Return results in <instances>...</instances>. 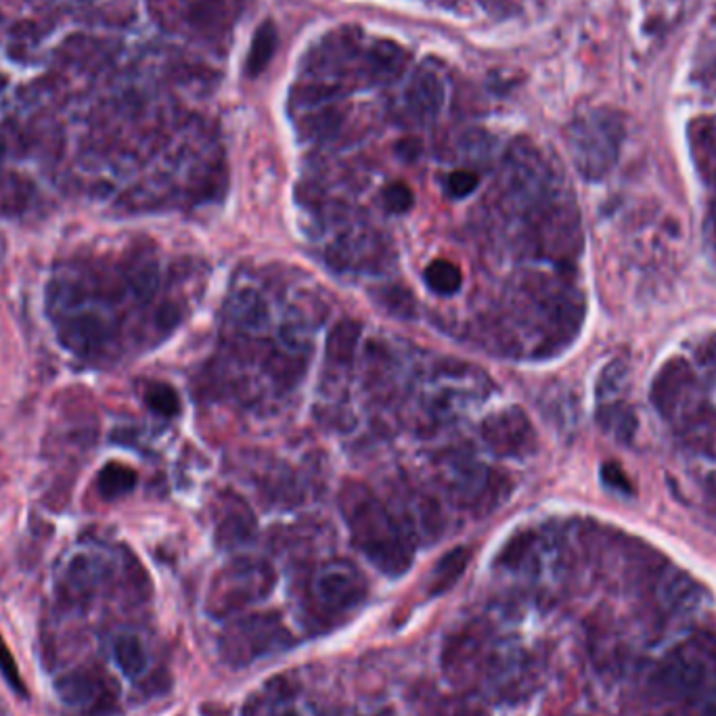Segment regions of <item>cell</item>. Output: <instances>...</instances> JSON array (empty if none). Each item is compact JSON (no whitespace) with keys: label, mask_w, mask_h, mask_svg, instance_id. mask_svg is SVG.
Listing matches in <instances>:
<instances>
[{"label":"cell","mask_w":716,"mask_h":716,"mask_svg":"<svg viewBox=\"0 0 716 716\" xmlns=\"http://www.w3.org/2000/svg\"><path fill=\"white\" fill-rule=\"evenodd\" d=\"M693 716H716V691L706 693V696L702 698V704L698 706V710Z\"/></svg>","instance_id":"f35d334b"},{"label":"cell","mask_w":716,"mask_h":716,"mask_svg":"<svg viewBox=\"0 0 716 716\" xmlns=\"http://www.w3.org/2000/svg\"><path fill=\"white\" fill-rule=\"evenodd\" d=\"M107 335V323L95 312H80V315L65 319L59 327L61 346L78 356L99 352L107 342Z\"/></svg>","instance_id":"4fadbf2b"},{"label":"cell","mask_w":716,"mask_h":716,"mask_svg":"<svg viewBox=\"0 0 716 716\" xmlns=\"http://www.w3.org/2000/svg\"><path fill=\"white\" fill-rule=\"evenodd\" d=\"M624 120L614 109L597 107L578 116L566 134L570 158L587 181H601L620 158Z\"/></svg>","instance_id":"7a4b0ae2"},{"label":"cell","mask_w":716,"mask_h":716,"mask_svg":"<svg viewBox=\"0 0 716 716\" xmlns=\"http://www.w3.org/2000/svg\"><path fill=\"white\" fill-rule=\"evenodd\" d=\"M342 124V111L338 107H325L317 114H310L304 118L302 122V130L306 137L312 139H325L331 137V134L340 128Z\"/></svg>","instance_id":"4dcf8cb0"},{"label":"cell","mask_w":716,"mask_h":716,"mask_svg":"<svg viewBox=\"0 0 716 716\" xmlns=\"http://www.w3.org/2000/svg\"><path fill=\"white\" fill-rule=\"evenodd\" d=\"M256 528L250 505L233 492H222L216 501V543L225 549L243 545Z\"/></svg>","instance_id":"8fae6325"},{"label":"cell","mask_w":716,"mask_h":716,"mask_svg":"<svg viewBox=\"0 0 716 716\" xmlns=\"http://www.w3.org/2000/svg\"><path fill=\"white\" fill-rule=\"evenodd\" d=\"M361 331H363L361 323H356L354 319H344L335 325L329 331L327 346H325L327 361L338 367L352 365L358 340H361Z\"/></svg>","instance_id":"ffe728a7"},{"label":"cell","mask_w":716,"mask_h":716,"mask_svg":"<svg viewBox=\"0 0 716 716\" xmlns=\"http://www.w3.org/2000/svg\"><path fill=\"white\" fill-rule=\"evenodd\" d=\"M658 593L664 606L673 612H693L700 608L704 597V589L700 587V583H696L689 574L679 570L664 574Z\"/></svg>","instance_id":"9a60e30c"},{"label":"cell","mask_w":716,"mask_h":716,"mask_svg":"<svg viewBox=\"0 0 716 716\" xmlns=\"http://www.w3.org/2000/svg\"><path fill=\"white\" fill-rule=\"evenodd\" d=\"M275 47H277V28L273 26V21H264L254 34L248 61H245V74L250 78L260 76L266 70L268 61H271Z\"/></svg>","instance_id":"603a6c76"},{"label":"cell","mask_w":716,"mask_h":716,"mask_svg":"<svg viewBox=\"0 0 716 716\" xmlns=\"http://www.w3.org/2000/svg\"><path fill=\"white\" fill-rule=\"evenodd\" d=\"M340 507L354 545L388 576L405 574L413 564V539L394 513L363 482H346Z\"/></svg>","instance_id":"6da1fadb"},{"label":"cell","mask_w":716,"mask_h":716,"mask_svg":"<svg viewBox=\"0 0 716 716\" xmlns=\"http://www.w3.org/2000/svg\"><path fill=\"white\" fill-rule=\"evenodd\" d=\"M32 199V185L28 178L7 174L3 181H0V214L15 216L21 214Z\"/></svg>","instance_id":"484cf974"},{"label":"cell","mask_w":716,"mask_h":716,"mask_svg":"<svg viewBox=\"0 0 716 716\" xmlns=\"http://www.w3.org/2000/svg\"><path fill=\"white\" fill-rule=\"evenodd\" d=\"M467 562H469V549H465V547H457V549L446 553L432 572L430 593L438 595V593H444L446 589H451L457 583V578L463 574Z\"/></svg>","instance_id":"d4e9b609"},{"label":"cell","mask_w":716,"mask_h":716,"mask_svg":"<svg viewBox=\"0 0 716 716\" xmlns=\"http://www.w3.org/2000/svg\"><path fill=\"white\" fill-rule=\"evenodd\" d=\"M478 183H480V178L476 172L455 170L449 178H446V191H449V195L455 199H463L476 191Z\"/></svg>","instance_id":"836d02e7"},{"label":"cell","mask_w":716,"mask_h":716,"mask_svg":"<svg viewBox=\"0 0 716 716\" xmlns=\"http://www.w3.org/2000/svg\"><path fill=\"white\" fill-rule=\"evenodd\" d=\"M601 478L606 482V486L620 490V492H631V482L626 478V474L622 472V467H618L616 463H606L601 467Z\"/></svg>","instance_id":"d590c367"},{"label":"cell","mask_w":716,"mask_h":716,"mask_svg":"<svg viewBox=\"0 0 716 716\" xmlns=\"http://www.w3.org/2000/svg\"><path fill=\"white\" fill-rule=\"evenodd\" d=\"M229 317L245 329H260L268 321V306L256 289L245 287L229 300Z\"/></svg>","instance_id":"44dd1931"},{"label":"cell","mask_w":716,"mask_h":716,"mask_svg":"<svg viewBox=\"0 0 716 716\" xmlns=\"http://www.w3.org/2000/svg\"><path fill=\"white\" fill-rule=\"evenodd\" d=\"M292 635L275 614L248 616L233 622L220 637L222 658L231 664H250L258 658L285 650Z\"/></svg>","instance_id":"5b68a950"},{"label":"cell","mask_w":716,"mask_h":716,"mask_svg":"<svg viewBox=\"0 0 716 716\" xmlns=\"http://www.w3.org/2000/svg\"><path fill=\"white\" fill-rule=\"evenodd\" d=\"M626 379H629V365L622 358H616L606 369L601 371L599 382H597V398L599 402H610L616 400V396L622 392Z\"/></svg>","instance_id":"f546056e"},{"label":"cell","mask_w":716,"mask_h":716,"mask_svg":"<svg viewBox=\"0 0 716 716\" xmlns=\"http://www.w3.org/2000/svg\"><path fill=\"white\" fill-rule=\"evenodd\" d=\"M714 660L698 637L670 654L658 668V685L670 698H696L708 687Z\"/></svg>","instance_id":"52a82bcc"},{"label":"cell","mask_w":716,"mask_h":716,"mask_svg":"<svg viewBox=\"0 0 716 716\" xmlns=\"http://www.w3.org/2000/svg\"><path fill=\"white\" fill-rule=\"evenodd\" d=\"M384 206L388 212L392 214H407L413 204H415V195L411 191V187H407L405 183H392L384 189Z\"/></svg>","instance_id":"d6a6232c"},{"label":"cell","mask_w":716,"mask_h":716,"mask_svg":"<svg viewBox=\"0 0 716 716\" xmlns=\"http://www.w3.org/2000/svg\"><path fill=\"white\" fill-rule=\"evenodd\" d=\"M0 673H3L5 681L11 685L13 691H17L19 696H26V687H24V679L19 675L17 662L11 654V650L7 647V643L0 639Z\"/></svg>","instance_id":"e575fe53"},{"label":"cell","mask_w":716,"mask_h":716,"mask_svg":"<svg viewBox=\"0 0 716 716\" xmlns=\"http://www.w3.org/2000/svg\"><path fill=\"white\" fill-rule=\"evenodd\" d=\"M482 438L497 457H528L536 451V432L520 407L503 409L482 423Z\"/></svg>","instance_id":"30bf717a"},{"label":"cell","mask_w":716,"mask_h":716,"mask_svg":"<svg viewBox=\"0 0 716 716\" xmlns=\"http://www.w3.org/2000/svg\"><path fill=\"white\" fill-rule=\"evenodd\" d=\"M57 696L72 708H101L114 702L109 681L95 670H74L55 683Z\"/></svg>","instance_id":"7c38bea8"},{"label":"cell","mask_w":716,"mask_h":716,"mask_svg":"<svg viewBox=\"0 0 716 716\" xmlns=\"http://www.w3.org/2000/svg\"><path fill=\"white\" fill-rule=\"evenodd\" d=\"M126 279H128L132 294L137 296L141 302H149L160 283L158 264H155V260L149 256L132 258L126 268Z\"/></svg>","instance_id":"7402d4cb"},{"label":"cell","mask_w":716,"mask_h":716,"mask_svg":"<svg viewBox=\"0 0 716 716\" xmlns=\"http://www.w3.org/2000/svg\"><path fill=\"white\" fill-rule=\"evenodd\" d=\"M155 321H158V325L162 329H174L178 325V321H181V310H178L176 304H162L160 310H158V317H155Z\"/></svg>","instance_id":"8d00e7d4"},{"label":"cell","mask_w":716,"mask_h":716,"mask_svg":"<svg viewBox=\"0 0 716 716\" xmlns=\"http://www.w3.org/2000/svg\"><path fill=\"white\" fill-rule=\"evenodd\" d=\"M145 402L153 413L162 417H174L181 411V398L168 384H151L145 392Z\"/></svg>","instance_id":"1f68e13d"},{"label":"cell","mask_w":716,"mask_h":716,"mask_svg":"<svg viewBox=\"0 0 716 716\" xmlns=\"http://www.w3.org/2000/svg\"><path fill=\"white\" fill-rule=\"evenodd\" d=\"M534 216L532 237L534 248L543 258L568 264L583 252V227L574 204L566 199H553Z\"/></svg>","instance_id":"277c9868"},{"label":"cell","mask_w":716,"mask_h":716,"mask_svg":"<svg viewBox=\"0 0 716 716\" xmlns=\"http://www.w3.org/2000/svg\"><path fill=\"white\" fill-rule=\"evenodd\" d=\"M5 84H7V78H5L3 74H0V91H3V88H5Z\"/></svg>","instance_id":"b9f144b4"},{"label":"cell","mask_w":716,"mask_h":716,"mask_svg":"<svg viewBox=\"0 0 716 716\" xmlns=\"http://www.w3.org/2000/svg\"><path fill=\"white\" fill-rule=\"evenodd\" d=\"M275 585V574L268 564L241 559L222 570L210 593V612L229 616L239 608L266 597Z\"/></svg>","instance_id":"8992f818"},{"label":"cell","mask_w":716,"mask_h":716,"mask_svg":"<svg viewBox=\"0 0 716 716\" xmlns=\"http://www.w3.org/2000/svg\"><path fill=\"white\" fill-rule=\"evenodd\" d=\"M409 61L407 51L400 47V44L392 40H377L369 49V55L365 59L367 74L371 80L379 84L394 82L405 72Z\"/></svg>","instance_id":"2e32d148"},{"label":"cell","mask_w":716,"mask_h":716,"mask_svg":"<svg viewBox=\"0 0 716 716\" xmlns=\"http://www.w3.org/2000/svg\"><path fill=\"white\" fill-rule=\"evenodd\" d=\"M597 421H599L603 432H608L610 436H614L622 444L631 442L635 432H637V415L622 400L599 402Z\"/></svg>","instance_id":"d6986e66"},{"label":"cell","mask_w":716,"mask_h":716,"mask_svg":"<svg viewBox=\"0 0 716 716\" xmlns=\"http://www.w3.org/2000/svg\"><path fill=\"white\" fill-rule=\"evenodd\" d=\"M534 302L541 312L539 356L564 352L580 333L587 304L583 294L570 281H541L534 289Z\"/></svg>","instance_id":"3957f363"},{"label":"cell","mask_w":716,"mask_h":716,"mask_svg":"<svg viewBox=\"0 0 716 716\" xmlns=\"http://www.w3.org/2000/svg\"><path fill=\"white\" fill-rule=\"evenodd\" d=\"M97 484L101 497L118 499L137 486V472L122 463H109L99 472Z\"/></svg>","instance_id":"4316f807"},{"label":"cell","mask_w":716,"mask_h":716,"mask_svg":"<svg viewBox=\"0 0 716 716\" xmlns=\"http://www.w3.org/2000/svg\"><path fill=\"white\" fill-rule=\"evenodd\" d=\"M423 279L438 296H455L463 283L461 271L449 260H434L425 268Z\"/></svg>","instance_id":"83f0119b"},{"label":"cell","mask_w":716,"mask_h":716,"mask_svg":"<svg viewBox=\"0 0 716 716\" xmlns=\"http://www.w3.org/2000/svg\"><path fill=\"white\" fill-rule=\"evenodd\" d=\"M99 568L101 566L91 557H86V555L74 557L70 566L65 568V576H63L65 599L80 603V601L91 597L99 583V576H101Z\"/></svg>","instance_id":"ac0fdd59"},{"label":"cell","mask_w":716,"mask_h":716,"mask_svg":"<svg viewBox=\"0 0 716 716\" xmlns=\"http://www.w3.org/2000/svg\"><path fill=\"white\" fill-rule=\"evenodd\" d=\"M444 101V84L440 76L428 67H421V70L413 76L409 88H407V105L411 114L419 120H434Z\"/></svg>","instance_id":"5bb4252c"},{"label":"cell","mask_w":716,"mask_h":716,"mask_svg":"<svg viewBox=\"0 0 716 716\" xmlns=\"http://www.w3.org/2000/svg\"><path fill=\"white\" fill-rule=\"evenodd\" d=\"M696 392L698 382L689 363L683 361V358H673L658 371L650 390V398L664 419L681 421L696 409V402H693Z\"/></svg>","instance_id":"ba28073f"},{"label":"cell","mask_w":716,"mask_h":716,"mask_svg":"<svg viewBox=\"0 0 716 716\" xmlns=\"http://www.w3.org/2000/svg\"><path fill=\"white\" fill-rule=\"evenodd\" d=\"M114 660L128 679H137L147 670V652L139 637L120 635L114 643Z\"/></svg>","instance_id":"cb8c5ba5"},{"label":"cell","mask_w":716,"mask_h":716,"mask_svg":"<svg viewBox=\"0 0 716 716\" xmlns=\"http://www.w3.org/2000/svg\"><path fill=\"white\" fill-rule=\"evenodd\" d=\"M693 160L706 181L716 183V118L693 122L689 128Z\"/></svg>","instance_id":"e0dca14e"},{"label":"cell","mask_w":716,"mask_h":716,"mask_svg":"<svg viewBox=\"0 0 716 716\" xmlns=\"http://www.w3.org/2000/svg\"><path fill=\"white\" fill-rule=\"evenodd\" d=\"M706 237H708V243L712 248V254L716 258V206L712 208L710 216L706 218Z\"/></svg>","instance_id":"ab89813d"},{"label":"cell","mask_w":716,"mask_h":716,"mask_svg":"<svg viewBox=\"0 0 716 716\" xmlns=\"http://www.w3.org/2000/svg\"><path fill=\"white\" fill-rule=\"evenodd\" d=\"M706 82L716 91V59L708 65V74H706Z\"/></svg>","instance_id":"60d3db41"},{"label":"cell","mask_w":716,"mask_h":716,"mask_svg":"<svg viewBox=\"0 0 716 716\" xmlns=\"http://www.w3.org/2000/svg\"><path fill=\"white\" fill-rule=\"evenodd\" d=\"M373 298L377 300L379 306H384L388 312H392L394 317L409 319L415 315V298L405 287H398V285L379 287L375 289Z\"/></svg>","instance_id":"f1b7e54d"},{"label":"cell","mask_w":716,"mask_h":716,"mask_svg":"<svg viewBox=\"0 0 716 716\" xmlns=\"http://www.w3.org/2000/svg\"><path fill=\"white\" fill-rule=\"evenodd\" d=\"M698 361L702 367H706L710 373H716V335L702 344L698 350Z\"/></svg>","instance_id":"74e56055"},{"label":"cell","mask_w":716,"mask_h":716,"mask_svg":"<svg viewBox=\"0 0 716 716\" xmlns=\"http://www.w3.org/2000/svg\"><path fill=\"white\" fill-rule=\"evenodd\" d=\"M315 597L331 614L348 612L367 597V580L346 559H333L315 578Z\"/></svg>","instance_id":"9c48e42d"}]
</instances>
